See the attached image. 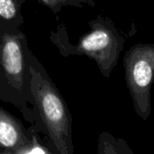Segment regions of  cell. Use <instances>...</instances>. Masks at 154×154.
I'll return each instance as SVG.
<instances>
[{
    "label": "cell",
    "instance_id": "9",
    "mask_svg": "<svg viewBox=\"0 0 154 154\" xmlns=\"http://www.w3.org/2000/svg\"><path fill=\"white\" fill-rule=\"evenodd\" d=\"M44 4H46L48 6H50V7H51L52 9H55V7H56V5H55V2H54V0H42Z\"/></svg>",
    "mask_w": 154,
    "mask_h": 154
},
{
    "label": "cell",
    "instance_id": "6",
    "mask_svg": "<svg viewBox=\"0 0 154 154\" xmlns=\"http://www.w3.org/2000/svg\"><path fill=\"white\" fill-rule=\"evenodd\" d=\"M99 154H133L126 142L123 139H116L107 132H103L98 137Z\"/></svg>",
    "mask_w": 154,
    "mask_h": 154
},
{
    "label": "cell",
    "instance_id": "1",
    "mask_svg": "<svg viewBox=\"0 0 154 154\" xmlns=\"http://www.w3.org/2000/svg\"><path fill=\"white\" fill-rule=\"evenodd\" d=\"M31 93L33 96L40 116L49 135L60 154H71V116L67 104L51 80L32 65Z\"/></svg>",
    "mask_w": 154,
    "mask_h": 154
},
{
    "label": "cell",
    "instance_id": "10",
    "mask_svg": "<svg viewBox=\"0 0 154 154\" xmlns=\"http://www.w3.org/2000/svg\"><path fill=\"white\" fill-rule=\"evenodd\" d=\"M65 1H66V0H54L56 6L58 5V4H59V3H65Z\"/></svg>",
    "mask_w": 154,
    "mask_h": 154
},
{
    "label": "cell",
    "instance_id": "7",
    "mask_svg": "<svg viewBox=\"0 0 154 154\" xmlns=\"http://www.w3.org/2000/svg\"><path fill=\"white\" fill-rule=\"evenodd\" d=\"M19 16V4L17 0H0V19L12 22Z\"/></svg>",
    "mask_w": 154,
    "mask_h": 154
},
{
    "label": "cell",
    "instance_id": "8",
    "mask_svg": "<svg viewBox=\"0 0 154 154\" xmlns=\"http://www.w3.org/2000/svg\"><path fill=\"white\" fill-rule=\"evenodd\" d=\"M18 154H37V153H50V151L46 148L42 147L38 143L37 141L32 140L29 144L22 148L20 151H18Z\"/></svg>",
    "mask_w": 154,
    "mask_h": 154
},
{
    "label": "cell",
    "instance_id": "3",
    "mask_svg": "<svg viewBox=\"0 0 154 154\" xmlns=\"http://www.w3.org/2000/svg\"><path fill=\"white\" fill-rule=\"evenodd\" d=\"M89 26L90 32L80 38L75 52L95 60L102 76L109 78L118 63L127 36L108 17L99 15L89 22Z\"/></svg>",
    "mask_w": 154,
    "mask_h": 154
},
{
    "label": "cell",
    "instance_id": "5",
    "mask_svg": "<svg viewBox=\"0 0 154 154\" xmlns=\"http://www.w3.org/2000/svg\"><path fill=\"white\" fill-rule=\"evenodd\" d=\"M31 141L23 125L0 107V147L4 153H17Z\"/></svg>",
    "mask_w": 154,
    "mask_h": 154
},
{
    "label": "cell",
    "instance_id": "4",
    "mask_svg": "<svg viewBox=\"0 0 154 154\" xmlns=\"http://www.w3.org/2000/svg\"><path fill=\"white\" fill-rule=\"evenodd\" d=\"M23 34L4 33L0 42V65L4 74L10 82L17 86L24 82L25 52L23 44Z\"/></svg>",
    "mask_w": 154,
    "mask_h": 154
},
{
    "label": "cell",
    "instance_id": "2",
    "mask_svg": "<svg viewBox=\"0 0 154 154\" xmlns=\"http://www.w3.org/2000/svg\"><path fill=\"white\" fill-rule=\"evenodd\" d=\"M125 77L136 115L143 121L152 113L154 83V44L136 43L125 54Z\"/></svg>",
    "mask_w": 154,
    "mask_h": 154
}]
</instances>
